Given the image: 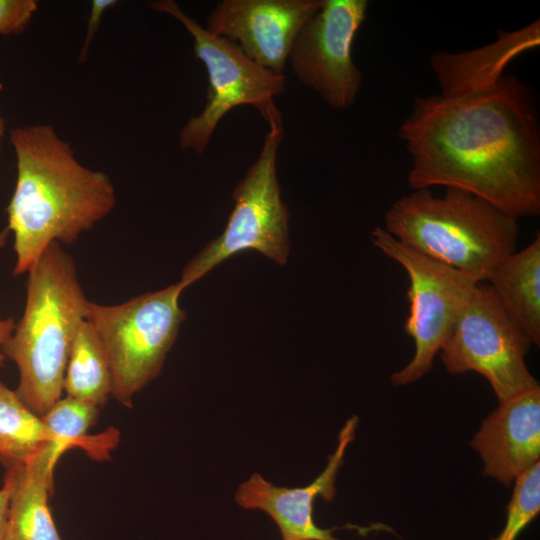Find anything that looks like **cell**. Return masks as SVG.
Here are the masks:
<instances>
[{"instance_id":"obj_1","label":"cell","mask_w":540,"mask_h":540,"mask_svg":"<svg viewBox=\"0 0 540 540\" xmlns=\"http://www.w3.org/2000/svg\"><path fill=\"white\" fill-rule=\"evenodd\" d=\"M398 134L411 156L413 190L458 188L516 219L539 215V118L533 93L517 77L416 97Z\"/></svg>"},{"instance_id":"obj_2","label":"cell","mask_w":540,"mask_h":540,"mask_svg":"<svg viewBox=\"0 0 540 540\" xmlns=\"http://www.w3.org/2000/svg\"><path fill=\"white\" fill-rule=\"evenodd\" d=\"M17 177L7 207L14 275L27 273L53 243L71 244L106 218L116 192L103 171L83 165L50 124L10 132Z\"/></svg>"},{"instance_id":"obj_3","label":"cell","mask_w":540,"mask_h":540,"mask_svg":"<svg viewBox=\"0 0 540 540\" xmlns=\"http://www.w3.org/2000/svg\"><path fill=\"white\" fill-rule=\"evenodd\" d=\"M88 302L73 258L61 244H51L27 272L24 312L3 347L19 372L16 393L39 416L62 396L71 345Z\"/></svg>"},{"instance_id":"obj_4","label":"cell","mask_w":540,"mask_h":540,"mask_svg":"<svg viewBox=\"0 0 540 540\" xmlns=\"http://www.w3.org/2000/svg\"><path fill=\"white\" fill-rule=\"evenodd\" d=\"M411 249L463 271L479 282L515 252L518 219L468 191L447 187L443 196L429 188L393 202L384 227Z\"/></svg>"},{"instance_id":"obj_5","label":"cell","mask_w":540,"mask_h":540,"mask_svg":"<svg viewBox=\"0 0 540 540\" xmlns=\"http://www.w3.org/2000/svg\"><path fill=\"white\" fill-rule=\"evenodd\" d=\"M179 282L116 305L89 301L85 320L100 340L112 374V396L130 408L161 372L185 319Z\"/></svg>"},{"instance_id":"obj_6","label":"cell","mask_w":540,"mask_h":540,"mask_svg":"<svg viewBox=\"0 0 540 540\" xmlns=\"http://www.w3.org/2000/svg\"><path fill=\"white\" fill-rule=\"evenodd\" d=\"M151 7L174 17L185 27L193 37L195 56L208 73L206 105L181 129V150L203 153L219 121L240 105L254 106L267 123L282 118L273 99L287 90L284 75L256 64L231 40L211 34L175 1H154Z\"/></svg>"},{"instance_id":"obj_7","label":"cell","mask_w":540,"mask_h":540,"mask_svg":"<svg viewBox=\"0 0 540 540\" xmlns=\"http://www.w3.org/2000/svg\"><path fill=\"white\" fill-rule=\"evenodd\" d=\"M262 149L235 187L233 210L222 234L183 268L179 284L192 285L218 264L244 250H256L279 265L287 263L289 213L281 198L276 161L282 118L271 121Z\"/></svg>"},{"instance_id":"obj_8","label":"cell","mask_w":540,"mask_h":540,"mask_svg":"<svg viewBox=\"0 0 540 540\" xmlns=\"http://www.w3.org/2000/svg\"><path fill=\"white\" fill-rule=\"evenodd\" d=\"M370 238L380 252L402 266L409 278L410 308L404 329L414 341L415 352L410 362L390 377L394 385H406L431 370L436 354L480 282L411 249L383 227H375Z\"/></svg>"},{"instance_id":"obj_9","label":"cell","mask_w":540,"mask_h":540,"mask_svg":"<svg viewBox=\"0 0 540 540\" xmlns=\"http://www.w3.org/2000/svg\"><path fill=\"white\" fill-rule=\"evenodd\" d=\"M532 341L505 312L489 284L476 285L440 351L450 374L484 376L499 403L539 387L525 363Z\"/></svg>"},{"instance_id":"obj_10","label":"cell","mask_w":540,"mask_h":540,"mask_svg":"<svg viewBox=\"0 0 540 540\" xmlns=\"http://www.w3.org/2000/svg\"><path fill=\"white\" fill-rule=\"evenodd\" d=\"M368 5L367 0H323L291 46L292 72L332 109L350 107L360 92L362 74L353 61L352 47Z\"/></svg>"},{"instance_id":"obj_11","label":"cell","mask_w":540,"mask_h":540,"mask_svg":"<svg viewBox=\"0 0 540 540\" xmlns=\"http://www.w3.org/2000/svg\"><path fill=\"white\" fill-rule=\"evenodd\" d=\"M323 0H223L211 11L206 30L234 42L263 68L283 75L293 41Z\"/></svg>"},{"instance_id":"obj_12","label":"cell","mask_w":540,"mask_h":540,"mask_svg":"<svg viewBox=\"0 0 540 540\" xmlns=\"http://www.w3.org/2000/svg\"><path fill=\"white\" fill-rule=\"evenodd\" d=\"M358 418L352 416L341 429L335 451L327 465L313 482L304 487L276 486L258 473L240 484L235 493L236 503L248 510L265 512L277 525L282 540H340L333 535L336 528H320L313 518L316 498L332 501L335 482L343 464L345 452L355 437Z\"/></svg>"},{"instance_id":"obj_13","label":"cell","mask_w":540,"mask_h":540,"mask_svg":"<svg viewBox=\"0 0 540 540\" xmlns=\"http://www.w3.org/2000/svg\"><path fill=\"white\" fill-rule=\"evenodd\" d=\"M470 445L483 460L482 473L505 486L539 462L540 387L500 403Z\"/></svg>"},{"instance_id":"obj_14","label":"cell","mask_w":540,"mask_h":540,"mask_svg":"<svg viewBox=\"0 0 540 540\" xmlns=\"http://www.w3.org/2000/svg\"><path fill=\"white\" fill-rule=\"evenodd\" d=\"M539 43L540 21L537 19L520 30L501 32L497 41L479 49L435 53L430 64L441 94H454L494 84L504 75L508 63Z\"/></svg>"},{"instance_id":"obj_15","label":"cell","mask_w":540,"mask_h":540,"mask_svg":"<svg viewBox=\"0 0 540 540\" xmlns=\"http://www.w3.org/2000/svg\"><path fill=\"white\" fill-rule=\"evenodd\" d=\"M64 452L51 444L32 461L6 468L13 480L4 540H62L48 505Z\"/></svg>"},{"instance_id":"obj_16","label":"cell","mask_w":540,"mask_h":540,"mask_svg":"<svg viewBox=\"0 0 540 540\" xmlns=\"http://www.w3.org/2000/svg\"><path fill=\"white\" fill-rule=\"evenodd\" d=\"M508 316L540 343V235L518 252L506 257L488 279Z\"/></svg>"},{"instance_id":"obj_17","label":"cell","mask_w":540,"mask_h":540,"mask_svg":"<svg viewBox=\"0 0 540 540\" xmlns=\"http://www.w3.org/2000/svg\"><path fill=\"white\" fill-rule=\"evenodd\" d=\"M59 444L44 424L42 417L32 411L0 380V461L6 468L26 465L47 446Z\"/></svg>"},{"instance_id":"obj_18","label":"cell","mask_w":540,"mask_h":540,"mask_svg":"<svg viewBox=\"0 0 540 540\" xmlns=\"http://www.w3.org/2000/svg\"><path fill=\"white\" fill-rule=\"evenodd\" d=\"M63 391L67 396L102 407L112 395L110 365L90 324L84 320L73 339L65 370Z\"/></svg>"},{"instance_id":"obj_19","label":"cell","mask_w":540,"mask_h":540,"mask_svg":"<svg viewBox=\"0 0 540 540\" xmlns=\"http://www.w3.org/2000/svg\"><path fill=\"white\" fill-rule=\"evenodd\" d=\"M98 413L99 407L95 404L66 396L57 400L41 417L66 451L80 448L92 459L106 460L119 442V432L109 428L100 434L88 435Z\"/></svg>"},{"instance_id":"obj_20","label":"cell","mask_w":540,"mask_h":540,"mask_svg":"<svg viewBox=\"0 0 540 540\" xmlns=\"http://www.w3.org/2000/svg\"><path fill=\"white\" fill-rule=\"evenodd\" d=\"M506 523L493 540H516L540 511V464L535 463L514 480Z\"/></svg>"},{"instance_id":"obj_21","label":"cell","mask_w":540,"mask_h":540,"mask_svg":"<svg viewBox=\"0 0 540 540\" xmlns=\"http://www.w3.org/2000/svg\"><path fill=\"white\" fill-rule=\"evenodd\" d=\"M37 8L35 0H0V34L9 36L21 33Z\"/></svg>"},{"instance_id":"obj_22","label":"cell","mask_w":540,"mask_h":540,"mask_svg":"<svg viewBox=\"0 0 540 540\" xmlns=\"http://www.w3.org/2000/svg\"><path fill=\"white\" fill-rule=\"evenodd\" d=\"M117 1L115 0H93L91 3L90 15L87 23L86 37L83 42L80 54L78 57V62H83L86 60L87 53L90 47V44L93 40L95 33L98 31L102 17L105 11L114 5Z\"/></svg>"},{"instance_id":"obj_23","label":"cell","mask_w":540,"mask_h":540,"mask_svg":"<svg viewBox=\"0 0 540 540\" xmlns=\"http://www.w3.org/2000/svg\"><path fill=\"white\" fill-rule=\"evenodd\" d=\"M12 488V477L10 473L6 472L3 486L0 488V540L5 539V530Z\"/></svg>"},{"instance_id":"obj_24","label":"cell","mask_w":540,"mask_h":540,"mask_svg":"<svg viewBox=\"0 0 540 540\" xmlns=\"http://www.w3.org/2000/svg\"><path fill=\"white\" fill-rule=\"evenodd\" d=\"M16 327L14 318L0 319V368L3 366L6 359L3 353V347L11 337Z\"/></svg>"},{"instance_id":"obj_25","label":"cell","mask_w":540,"mask_h":540,"mask_svg":"<svg viewBox=\"0 0 540 540\" xmlns=\"http://www.w3.org/2000/svg\"><path fill=\"white\" fill-rule=\"evenodd\" d=\"M4 133H5V121L2 115L0 114V148H1V143H2Z\"/></svg>"},{"instance_id":"obj_26","label":"cell","mask_w":540,"mask_h":540,"mask_svg":"<svg viewBox=\"0 0 540 540\" xmlns=\"http://www.w3.org/2000/svg\"><path fill=\"white\" fill-rule=\"evenodd\" d=\"M3 86H2V83L0 82V90H2Z\"/></svg>"}]
</instances>
